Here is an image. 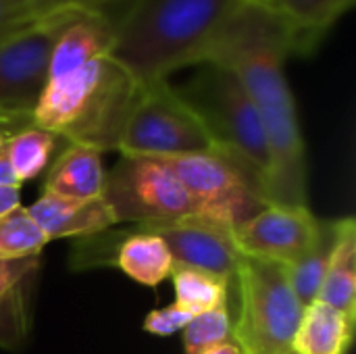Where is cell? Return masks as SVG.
Wrapping results in <instances>:
<instances>
[{
	"label": "cell",
	"mask_w": 356,
	"mask_h": 354,
	"mask_svg": "<svg viewBox=\"0 0 356 354\" xmlns=\"http://www.w3.org/2000/svg\"><path fill=\"white\" fill-rule=\"evenodd\" d=\"M102 198L119 223L154 225L200 215L175 173L161 159L150 156H121L104 175Z\"/></svg>",
	"instance_id": "7"
},
{
	"label": "cell",
	"mask_w": 356,
	"mask_h": 354,
	"mask_svg": "<svg viewBox=\"0 0 356 354\" xmlns=\"http://www.w3.org/2000/svg\"><path fill=\"white\" fill-rule=\"evenodd\" d=\"M21 188H6V186H0V215L17 209L21 204Z\"/></svg>",
	"instance_id": "28"
},
{
	"label": "cell",
	"mask_w": 356,
	"mask_h": 354,
	"mask_svg": "<svg viewBox=\"0 0 356 354\" xmlns=\"http://www.w3.org/2000/svg\"><path fill=\"white\" fill-rule=\"evenodd\" d=\"M111 234H113L111 265L121 269L134 282L146 288H156L171 275L173 259L167 244L159 236L138 225L117 232L111 230Z\"/></svg>",
	"instance_id": "14"
},
{
	"label": "cell",
	"mask_w": 356,
	"mask_h": 354,
	"mask_svg": "<svg viewBox=\"0 0 356 354\" xmlns=\"http://www.w3.org/2000/svg\"><path fill=\"white\" fill-rule=\"evenodd\" d=\"M286 29L294 54H311L355 0H252Z\"/></svg>",
	"instance_id": "13"
},
{
	"label": "cell",
	"mask_w": 356,
	"mask_h": 354,
	"mask_svg": "<svg viewBox=\"0 0 356 354\" xmlns=\"http://www.w3.org/2000/svg\"><path fill=\"white\" fill-rule=\"evenodd\" d=\"M142 86L111 56L94 58L48 79L27 125L42 127L69 144L100 152L117 150Z\"/></svg>",
	"instance_id": "3"
},
{
	"label": "cell",
	"mask_w": 356,
	"mask_h": 354,
	"mask_svg": "<svg viewBox=\"0 0 356 354\" xmlns=\"http://www.w3.org/2000/svg\"><path fill=\"white\" fill-rule=\"evenodd\" d=\"M27 213L48 242L65 238L83 240L119 223L104 198L77 200L44 192L33 204L27 207Z\"/></svg>",
	"instance_id": "12"
},
{
	"label": "cell",
	"mask_w": 356,
	"mask_h": 354,
	"mask_svg": "<svg viewBox=\"0 0 356 354\" xmlns=\"http://www.w3.org/2000/svg\"><path fill=\"white\" fill-rule=\"evenodd\" d=\"M202 354H242V353H240V348H238L234 342H223V344H219V346H213V348L204 351Z\"/></svg>",
	"instance_id": "29"
},
{
	"label": "cell",
	"mask_w": 356,
	"mask_h": 354,
	"mask_svg": "<svg viewBox=\"0 0 356 354\" xmlns=\"http://www.w3.org/2000/svg\"><path fill=\"white\" fill-rule=\"evenodd\" d=\"M0 186L6 188H21L19 179L15 177V171L10 167L8 154H6V146H4V134H0Z\"/></svg>",
	"instance_id": "27"
},
{
	"label": "cell",
	"mask_w": 356,
	"mask_h": 354,
	"mask_svg": "<svg viewBox=\"0 0 356 354\" xmlns=\"http://www.w3.org/2000/svg\"><path fill=\"white\" fill-rule=\"evenodd\" d=\"M209 127L217 152L238 163L269 202L271 152L263 121L240 79L225 67L207 63L188 88L177 90Z\"/></svg>",
	"instance_id": "4"
},
{
	"label": "cell",
	"mask_w": 356,
	"mask_h": 354,
	"mask_svg": "<svg viewBox=\"0 0 356 354\" xmlns=\"http://www.w3.org/2000/svg\"><path fill=\"white\" fill-rule=\"evenodd\" d=\"M238 313L232 342L242 354H290L305 307L294 294L284 265L238 255L234 282Z\"/></svg>",
	"instance_id": "5"
},
{
	"label": "cell",
	"mask_w": 356,
	"mask_h": 354,
	"mask_svg": "<svg viewBox=\"0 0 356 354\" xmlns=\"http://www.w3.org/2000/svg\"><path fill=\"white\" fill-rule=\"evenodd\" d=\"M290 354H294V353H290Z\"/></svg>",
	"instance_id": "30"
},
{
	"label": "cell",
	"mask_w": 356,
	"mask_h": 354,
	"mask_svg": "<svg viewBox=\"0 0 356 354\" xmlns=\"http://www.w3.org/2000/svg\"><path fill=\"white\" fill-rule=\"evenodd\" d=\"M56 140L58 136L35 125H23L17 131L4 134L6 154L19 184L38 177L46 169Z\"/></svg>",
	"instance_id": "20"
},
{
	"label": "cell",
	"mask_w": 356,
	"mask_h": 354,
	"mask_svg": "<svg viewBox=\"0 0 356 354\" xmlns=\"http://www.w3.org/2000/svg\"><path fill=\"white\" fill-rule=\"evenodd\" d=\"M184 353L202 354L204 351L232 342V315L227 307L213 309L200 315H194L190 323L181 330Z\"/></svg>",
	"instance_id": "22"
},
{
	"label": "cell",
	"mask_w": 356,
	"mask_h": 354,
	"mask_svg": "<svg viewBox=\"0 0 356 354\" xmlns=\"http://www.w3.org/2000/svg\"><path fill=\"white\" fill-rule=\"evenodd\" d=\"M138 227L159 236L167 244L173 265L200 269L234 282V271L240 255L234 240V227L204 215H190L169 223Z\"/></svg>",
	"instance_id": "11"
},
{
	"label": "cell",
	"mask_w": 356,
	"mask_h": 354,
	"mask_svg": "<svg viewBox=\"0 0 356 354\" xmlns=\"http://www.w3.org/2000/svg\"><path fill=\"white\" fill-rule=\"evenodd\" d=\"M317 300L356 317V223L353 217L338 219V240Z\"/></svg>",
	"instance_id": "17"
},
{
	"label": "cell",
	"mask_w": 356,
	"mask_h": 354,
	"mask_svg": "<svg viewBox=\"0 0 356 354\" xmlns=\"http://www.w3.org/2000/svg\"><path fill=\"white\" fill-rule=\"evenodd\" d=\"M336 240H338V219H332V221L321 219V230L313 246L294 265L286 267L294 294L302 307H309L311 303L317 300L319 288L325 280V273L332 261Z\"/></svg>",
	"instance_id": "18"
},
{
	"label": "cell",
	"mask_w": 356,
	"mask_h": 354,
	"mask_svg": "<svg viewBox=\"0 0 356 354\" xmlns=\"http://www.w3.org/2000/svg\"><path fill=\"white\" fill-rule=\"evenodd\" d=\"M54 46V10L0 44V125H27L48 83Z\"/></svg>",
	"instance_id": "9"
},
{
	"label": "cell",
	"mask_w": 356,
	"mask_h": 354,
	"mask_svg": "<svg viewBox=\"0 0 356 354\" xmlns=\"http://www.w3.org/2000/svg\"><path fill=\"white\" fill-rule=\"evenodd\" d=\"M290 54L282 23L257 2L242 0L219 29L204 65L232 71L259 111L271 152L269 204L309 207L307 148L286 79Z\"/></svg>",
	"instance_id": "1"
},
{
	"label": "cell",
	"mask_w": 356,
	"mask_h": 354,
	"mask_svg": "<svg viewBox=\"0 0 356 354\" xmlns=\"http://www.w3.org/2000/svg\"><path fill=\"white\" fill-rule=\"evenodd\" d=\"M46 244L48 240L29 217L27 207L19 204L0 215V261L40 257Z\"/></svg>",
	"instance_id": "21"
},
{
	"label": "cell",
	"mask_w": 356,
	"mask_h": 354,
	"mask_svg": "<svg viewBox=\"0 0 356 354\" xmlns=\"http://www.w3.org/2000/svg\"><path fill=\"white\" fill-rule=\"evenodd\" d=\"M17 2H23V4L35 8L38 13L46 15V13L60 8V6H94V8L106 10V4L111 0H17Z\"/></svg>",
	"instance_id": "26"
},
{
	"label": "cell",
	"mask_w": 356,
	"mask_h": 354,
	"mask_svg": "<svg viewBox=\"0 0 356 354\" xmlns=\"http://www.w3.org/2000/svg\"><path fill=\"white\" fill-rule=\"evenodd\" d=\"M104 175L100 150L81 144H69L50 165L44 192L77 200L102 198Z\"/></svg>",
	"instance_id": "15"
},
{
	"label": "cell",
	"mask_w": 356,
	"mask_h": 354,
	"mask_svg": "<svg viewBox=\"0 0 356 354\" xmlns=\"http://www.w3.org/2000/svg\"><path fill=\"white\" fill-rule=\"evenodd\" d=\"M169 277L173 280L175 305L186 313H190L192 317L213 309L227 307V294L232 282L200 269L179 267V265H173Z\"/></svg>",
	"instance_id": "19"
},
{
	"label": "cell",
	"mask_w": 356,
	"mask_h": 354,
	"mask_svg": "<svg viewBox=\"0 0 356 354\" xmlns=\"http://www.w3.org/2000/svg\"><path fill=\"white\" fill-rule=\"evenodd\" d=\"M44 15L35 8L17 2V0H0V44H4L8 38L21 33L23 29L38 23Z\"/></svg>",
	"instance_id": "23"
},
{
	"label": "cell",
	"mask_w": 356,
	"mask_h": 354,
	"mask_svg": "<svg viewBox=\"0 0 356 354\" xmlns=\"http://www.w3.org/2000/svg\"><path fill=\"white\" fill-rule=\"evenodd\" d=\"M194 198L200 215L238 227L269 202L261 186L221 152L161 159Z\"/></svg>",
	"instance_id": "8"
},
{
	"label": "cell",
	"mask_w": 356,
	"mask_h": 354,
	"mask_svg": "<svg viewBox=\"0 0 356 354\" xmlns=\"http://www.w3.org/2000/svg\"><path fill=\"white\" fill-rule=\"evenodd\" d=\"M0 134H2V131H0Z\"/></svg>",
	"instance_id": "31"
},
{
	"label": "cell",
	"mask_w": 356,
	"mask_h": 354,
	"mask_svg": "<svg viewBox=\"0 0 356 354\" xmlns=\"http://www.w3.org/2000/svg\"><path fill=\"white\" fill-rule=\"evenodd\" d=\"M38 267H40V257L0 261V303L10 298Z\"/></svg>",
	"instance_id": "25"
},
{
	"label": "cell",
	"mask_w": 356,
	"mask_h": 354,
	"mask_svg": "<svg viewBox=\"0 0 356 354\" xmlns=\"http://www.w3.org/2000/svg\"><path fill=\"white\" fill-rule=\"evenodd\" d=\"M319 230L321 219L309 207L267 204L234 230V240L242 255L290 267L313 246Z\"/></svg>",
	"instance_id": "10"
},
{
	"label": "cell",
	"mask_w": 356,
	"mask_h": 354,
	"mask_svg": "<svg viewBox=\"0 0 356 354\" xmlns=\"http://www.w3.org/2000/svg\"><path fill=\"white\" fill-rule=\"evenodd\" d=\"M242 0H127L113 19L111 58L140 86L167 81L207 54Z\"/></svg>",
	"instance_id": "2"
},
{
	"label": "cell",
	"mask_w": 356,
	"mask_h": 354,
	"mask_svg": "<svg viewBox=\"0 0 356 354\" xmlns=\"http://www.w3.org/2000/svg\"><path fill=\"white\" fill-rule=\"evenodd\" d=\"M192 315L186 313L184 309H179L175 303L165 307V309H156V311H150L144 319V332L152 334V336H161V338H167V336H173L177 332H181L188 323H190Z\"/></svg>",
	"instance_id": "24"
},
{
	"label": "cell",
	"mask_w": 356,
	"mask_h": 354,
	"mask_svg": "<svg viewBox=\"0 0 356 354\" xmlns=\"http://www.w3.org/2000/svg\"><path fill=\"white\" fill-rule=\"evenodd\" d=\"M355 319L325 303L305 307L292 340L294 354H348L355 334Z\"/></svg>",
	"instance_id": "16"
},
{
	"label": "cell",
	"mask_w": 356,
	"mask_h": 354,
	"mask_svg": "<svg viewBox=\"0 0 356 354\" xmlns=\"http://www.w3.org/2000/svg\"><path fill=\"white\" fill-rule=\"evenodd\" d=\"M117 152L167 159L217 152V144L194 106L169 81H156L142 86Z\"/></svg>",
	"instance_id": "6"
}]
</instances>
